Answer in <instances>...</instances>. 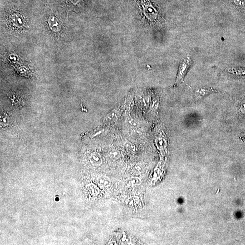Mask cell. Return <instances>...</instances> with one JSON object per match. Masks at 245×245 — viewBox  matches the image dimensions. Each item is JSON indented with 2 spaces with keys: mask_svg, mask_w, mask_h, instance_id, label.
Wrapping results in <instances>:
<instances>
[{
  "mask_svg": "<svg viewBox=\"0 0 245 245\" xmlns=\"http://www.w3.org/2000/svg\"><path fill=\"white\" fill-rule=\"evenodd\" d=\"M240 111L243 115H245V102L241 104L240 108Z\"/></svg>",
  "mask_w": 245,
  "mask_h": 245,
  "instance_id": "9a60e30c",
  "label": "cell"
},
{
  "mask_svg": "<svg viewBox=\"0 0 245 245\" xmlns=\"http://www.w3.org/2000/svg\"><path fill=\"white\" fill-rule=\"evenodd\" d=\"M232 74L239 76H245V69L240 68H232L229 70Z\"/></svg>",
  "mask_w": 245,
  "mask_h": 245,
  "instance_id": "7c38bea8",
  "label": "cell"
},
{
  "mask_svg": "<svg viewBox=\"0 0 245 245\" xmlns=\"http://www.w3.org/2000/svg\"><path fill=\"white\" fill-rule=\"evenodd\" d=\"M120 115V111L119 110H116L114 111H112L111 113L106 117L105 119V121L107 122L110 123V122L115 121L116 120L118 119Z\"/></svg>",
  "mask_w": 245,
  "mask_h": 245,
  "instance_id": "9c48e42d",
  "label": "cell"
},
{
  "mask_svg": "<svg viewBox=\"0 0 245 245\" xmlns=\"http://www.w3.org/2000/svg\"><path fill=\"white\" fill-rule=\"evenodd\" d=\"M64 4L67 9L76 12L81 11L84 8L83 0H64Z\"/></svg>",
  "mask_w": 245,
  "mask_h": 245,
  "instance_id": "277c9868",
  "label": "cell"
},
{
  "mask_svg": "<svg viewBox=\"0 0 245 245\" xmlns=\"http://www.w3.org/2000/svg\"><path fill=\"white\" fill-rule=\"evenodd\" d=\"M135 169L138 172L140 173H142L143 172V171L144 170L145 165L142 164H137L136 165Z\"/></svg>",
  "mask_w": 245,
  "mask_h": 245,
  "instance_id": "5bb4252c",
  "label": "cell"
},
{
  "mask_svg": "<svg viewBox=\"0 0 245 245\" xmlns=\"http://www.w3.org/2000/svg\"><path fill=\"white\" fill-rule=\"evenodd\" d=\"M110 156L111 159L118 160L120 157L121 155L119 151H117V150H114V151H111V153H110Z\"/></svg>",
  "mask_w": 245,
  "mask_h": 245,
  "instance_id": "4fadbf2b",
  "label": "cell"
},
{
  "mask_svg": "<svg viewBox=\"0 0 245 245\" xmlns=\"http://www.w3.org/2000/svg\"><path fill=\"white\" fill-rule=\"evenodd\" d=\"M141 15L145 21L151 26H157L160 23L161 19L158 11L149 0H137Z\"/></svg>",
  "mask_w": 245,
  "mask_h": 245,
  "instance_id": "6da1fadb",
  "label": "cell"
},
{
  "mask_svg": "<svg viewBox=\"0 0 245 245\" xmlns=\"http://www.w3.org/2000/svg\"><path fill=\"white\" fill-rule=\"evenodd\" d=\"M49 26L53 32L58 33L61 30V25L58 19L54 15H51L49 17L48 20Z\"/></svg>",
  "mask_w": 245,
  "mask_h": 245,
  "instance_id": "5b68a950",
  "label": "cell"
},
{
  "mask_svg": "<svg viewBox=\"0 0 245 245\" xmlns=\"http://www.w3.org/2000/svg\"><path fill=\"white\" fill-rule=\"evenodd\" d=\"M191 64V60L190 57H187L184 58L181 62L179 65L178 72L176 81V85H179L183 82V79L187 73Z\"/></svg>",
  "mask_w": 245,
  "mask_h": 245,
  "instance_id": "3957f363",
  "label": "cell"
},
{
  "mask_svg": "<svg viewBox=\"0 0 245 245\" xmlns=\"http://www.w3.org/2000/svg\"><path fill=\"white\" fill-rule=\"evenodd\" d=\"M97 183L100 187H110L111 185V181L108 177L106 176H101L97 179Z\"/></svg>",
  "mask_w": 245,
  "mask_h": 245,
  "instance_id": "8992f818",
  "label": "cell"
},
{
  "mask_svg": "<svg viewBox=\"0 0 245 245\" xmlns=\"http://www.w3.org/2000/svg\"><path fill=\"white\" fill-rule=\"evenodd\" d=\"M7 19L10 20V22L12 26L20 28L23 26V23L25 21L23 20L25 18L23 17V14L20 13L18 11L15 10H10L7 11Z\"/></svg>",
  "mask_w": 245,
  "mask_h": 245,
  "instance_id": "7a4b0ae2",
  "label": "cell"
},
{
  "mask_svg": "<svg viewBox=\"0 0 245 245\" xmlns=\"http://www.w3.org/2000/svg\"><path fill=\"white\" fill-rule=\"evenodd\" d=\"M90 161L94 165L96 166L100 165L102 164V159H101V156L98 153L92 154L91 156Z\"/></svg>",
  "mask_w": 245,
  "mask_h": 245,
  "instance_id": "ba28073f",
  "label": "cell"
},
{
  "mask_svg": "<svg viewBox=\"0 0 245 245\" xmlns=\"http://www.w3.org/2000/svg\"><path fill=\"white\" fill-rule=\"evenodd\" d=\"M86 187L89 193L92 196H96L99 194V189L94 184H89L86 186Z\"/></svg>",
  "mask_w": 245,
  "mask_h": 245,
  "instance_id": "8fae6325",
  "label": "cell"
},
{
  "mask_svg": "<svg viewBox=\"0 0 245 245\" xmlns=\"http://www.w3.org/2000/svg\"><path fill=\"white\" fill-rule=\"evenodd\" d=\"M214 90L212 88L200 89L195 91V95L198 98H203V97L206 96L209 94L214 92Z\"/></svg>",
  "mask_w": 245,
  "mask_h": 245,
  "instance_id": "52a82bcc",
  "label": "cell"
},
{
  "mask_svg": "<svg viewBox=\"0 0 245 245\" xmlns=\"http://www.w3.org/2000/svg\"><path fill=\"white\" fill-rule=\"evenodd\" d=\"M141 180L139 177H129L126 180V183L129 186H135L138 185L141 183Z\"/></svg>",
  "mask_w": 245,
  "mask_h": 245,
  "instance_id": "30bf717a",
  "label": "cell"
}]
</instances>
